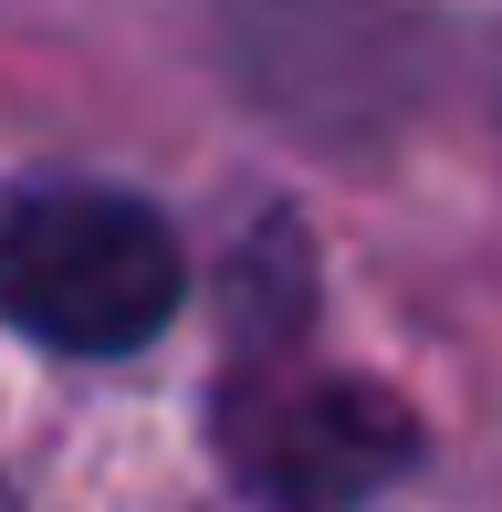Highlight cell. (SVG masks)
<instances>
[{
    "label": "cell",
    "instance_id": "obj_2",
    "mask_svg": "<svg viewBox=\"0 0 502 512\" xmlns=\"http://www.w3.org/2000/svg\"><path fill=\"white\" fill-rule=\"evenodd\" d=\"M220 450L272 512H367L419 460V418L367 377L293 366V345H231Z\"/></svg>",
    "mask_w": 502,
    "mask_h": 512
},
{
    "label": "cell",
    "instance_id": "obj_3",
    "mask_svg": "<svg viewBox=\"0 0 502 512\" xmlns=\"http://www.w3.org/2000/svg\"><path fill=\"white\" fill-rule=\"evenodd\" d=\"M0 512H11V492H0Z\"/></svg>",
    "mask_w": 502,
    "mask_h": 512
},
{
    "label": "cell",
    "instance_id": "obj_1",
    "mask_svg": "<svg viewBox=\"0 0 502 512\" xmlns=\"http://www.w3.org/2000/svg\"><path fill=\"white\" fill-rule=\"evenodd\" d=\"M0 314L63 356H126L178 314V230L126 189H21L0 209Z\"/></svg>",
    "mask_w": 502,
    "mask_h": 512
}]
</instances>
